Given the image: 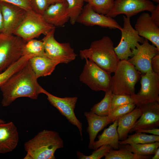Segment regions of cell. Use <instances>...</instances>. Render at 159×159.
Here are the masks:
<instances>
[{
	"label": "cell",
	"mask_w": 159,
	"mask_h": 159,
	"mask_svg": "<svg viewBox=\"0 0 159 159\" xmlns=\"http://www.w3.org/2000/svg\"><path fill=\"white\" fill-rule=\"evenodd\" d=\"M37 79L29 60L22 68L0 87L3 106H9L20 97L37 99L39 95L42 93L43 88L38 83Z\"/></svg>",
	"instance_id": "1"
},
{
	"label": "cell",
	"mask_w": 159,
	"mask_h": 159,
	"mask_svg": "<svg viewBox=\"0 0 159 159\" xmlns=\"http://www.w3.org/2000/svg\"><path fill=\"white\" fill-rule=\"evenodd\" d=\"M64 147L63 140L58 132L44 130L25 143L26 154L24 159H55L57 150Z\"/></svg>",
	"instance_id": "2"
},
{
	"label": "cell",
	"mask_w": 159,
	"mask_h": 159,
	"mask_svg": "<svg viewBox=\"0 0 159 159\" xmlns=\"http://www.w3.org/2000/svg\"><path fill=\"white\" fill-rule=\"evenodd\" d=\"M113 43L108 36L92 42L89 48L80 50L82 59H88L110 74L115 71L120 60L115 52Z\"/></svg>",
	"instance_id": "3"
},
{
	"label": "cell",
	"mask_w": 159,
	"mask_h": 159,
	"mask_svg": "<svg viewBox=\"0 0 159 159\" xmlns=\"http://www.w3.org/2000/svg\"><path fill=\"white\" fill-rule=\"evenodd\" d=\"M114 73L111 86L113 94L131 95L135 93V86L140 75L132 63L127 60H120Z\"/></svg>",
	"instance_id": "4"
},
{
	"label": "cell",
	"mask_w": 159,
	"mask_h": 159,
	"mask_svg": "<svg viewBox=\"0 0 159 159\" xmlns=\"http://www.w3.org/2000/svg\"><path fill=\"white\" fill-rule=\"evenodd\" d=\"M26 42L13 34L0 33V73L22 56Z\"/></svg>",
	"instance_id": "5"
},
{
	"label": "cell",
	"mask_w": 159,
	"mask_h": 159,
	"mask_svg": "<svg viewBox=\"0 0 159 159\" xmlns=\"http://www.w3.org/2000/svg\"><path fill=\"white\" fill-rule=\"evenodd\" d=\"M54 28L46 21L42 15L31 10L26 11L24 20L13 34L27 42L42 34L45 35Z\"/></svg>",
	"instance_id": "6"
},
{
	"label": "cell",
	"mask_w": 159,
	"mask_h": 159,
	"mask_svg": "<svg viewBox=\"0 0 159 159\" xmlns=\"http://www.w3.org/2000/svg\"><path fill=\"white\" fill-rule=\"evenodd\" d=\"M85 59L86 62L80 76V80L95 91L105 92L109 90L111 86V74L88 59Z\"/></svg>",
	"instance_id": "7"
},
{
	"label": "cell",
	"mask_w": 159,
	"mask_h": 159,
	"mask_svg": "<svg viewBox=\"0 0 159 159\" xmlns=\"http://www.w3.org/2000/svg\"><path fill=\"white\" fill-rule=\"evenodd\" d=\"M55 28L48 32L42 40L46 55L59 64H68L74 60L77 55L69 43H60L55 39Z\"/></svg>",
	"instance_id": "8"
},
{
	"label": "cell",
	"mask_w": 159,
	"mask_h": 159,
	"mask_svg": "<svg viewBox=\"0 0 159 159\" xmlns=\"http://www.w3.org/2000/svg\"><path fill=\"white\" fill-rule=\"evenodd\" d=\"M123 26L120 30L121 40L114 49L120 60H128L129 57L132 56V49L139 42L142 43L144 39L132 26L130 17L123 16Z\"/></svg>",
	"instance_id": "9"
},
{
	"label": "cell",
	"mask_w": 159,
	"mask_h": 159,
	"mask_svg": "<svg viewBox=\"0 0 159 159\" xmlns=\"http://www.w3.org/2000/svg\"><path fill=\"white\" fill-rule=\"evenodd\" d=\"M142 76L141 87L137 94L131 95L136 106L150 102H159V75L153 71Z\"/></svg>",
	"instance_id": "10"
},
{
	"label": "cell",
	"mask_w": 159,
	"mask_h": 159,
	"mask_svg": "<svg viewBox=\"0 0 159 159\" xmlns=\"http://www.w3.org/2000/svg\"><path fill=\"white\" fill-rule=\"evenodd\" d=\"M42 93L46 95L47 99L50 104L57 109L60 114L66 118L69 122L77 127L82 140V124L77 118L74 112L77 97L62 98L57 97L50 93L43 88L42 90Z\"/></svg>",
	"instance_id": "11"
},
{
	"label": "cell",
	"mask_w": 159,
	"mask_h": 159,
	"mask_svg": "<svg viewBox=\"0 0 159 159\" xmlns=\"http://www.w3.org/2000/svg\"><path fill=\"white\" fill-rule=\"evenodd\" d=\"M142 44H140L138 43L135 47L132 49V56L127 60L136 70L145 74L152 71L151 60L159 52V50L155 46L150 44L146 39Z\"/></svg>",
	"instance_id": "12"
},
{
	"label": "cell",
	"mask_w": 159,
	"mask_h": 159,
	"mask_svg": "<svg viewBox=\"0 0 159 159\" xmlns=\"http://www.w3.org/2000/svg\"><path fill=\"white\" fill-rule=\"evenodd\" d=\"M156 6L149 0H115L112 8L106 15L112 18L123 14L130 18L141 11L151 12Z\"/></svg>",
	"instance_id": "13"
},
{
	"label": "cell",
	"mask_w": 159,
	"mask_h": 159,
	"mask_svg": "<svg viewBox=\"0 0 159 159\" xmlns=\"http://www.w3.org/2000/svg\"><path fill=\"white\" fill-rule=\"evenodd\" d=\"M159 102H154L139 106L141 115L130 130L131 133L139 129L157 128L159 126Z\"/></svg>",
	"instance_id": "14"
},
{
	"label": "cell",
	"mask_w": 159,
	"mask_h": 159,
	"mask_svg": "<svg viewBox=\"0 0 159 159\" xmlns=\"http://www.w3.org/2000/svg\"><path fill=\"white\" fill-rule=\"evenodd\" d=\"M77 22L86 26H98L110 29L121 30L122 27L113 18L95 12L88 4L83 7Z\"/></svg>",
	"instance_id": "15"
},
{
	"label": "cell",
	"mask_w": 159,
	"mask_h": 159,
	"mask_svg": "<svg viewBox=\"0 0 159 159\" xmlns=\"http://www.w3.org/2000/svg\"><path fill=\"white\" fill-rule=\"evenodd\" d=\"M0 2L4 22L3 32L13 34L24 20L26 11L12 4Z\"/></svg>",
	"instance_id": "16"
},
{
	"label": "cell",
	"mask_w": 159,
	"mask_h": 159,
	"mask_svg": "<svg viewBox=\"0 0 159 159\" xmlns=\"http://www.w3.org/2000/svg\"><path fill=\"white\" fill-rule=\"evenodd\" d=\"M135 29L138 35L151 42L159 50V28L148 13L142 14L137 19Z\"/></svg>",
	"instance_id": "17"
},
{
	"label": "cell",
	"mask_w": 159,
	"mask_h": 159,
	"mask_svg": "<svg viewBox=\"0 0 159 159\" xmlns=\"http://www.w3.org/2000/svg\"><path fill=\"white\" fill-rule=\"evenodd\" d=\"M17 128L12 122L0 123V153L12 151L19 141Z\"/></svg>",
	"instance_id": "18"
},
{
	"label": "cell",
	"mask_w": 159,
	"mask_h": 159,
	"mask_svg": "<svg viewBox=\"0 0 159 159\" xmlns=\"http://www.w3.org/2000/svg\"><path fill=\"white\" fill-rule=\"evenodd\" d=\"M66 1L50 5L43 14L46 21L55 27L63 26L69 20Z\"/></svg>",
	"instance_id": "19"
},
{
	"label": "cell",
	"mask_w": 159,
	"mask_h": 159,
	"mask_svg": "<svg viewBox=\"0 0 159 159\" xmlns=\"http://www.w3.org/2000/svg\"><path fill=\"white\" fill-rule=\"evenodd\" d=\"M84 115L88 124L87 132L89 138L88 147L90 149H92L98 132L112 122L108 116H100L91 111L85 112Z\"/></svg>",
	"instance_id": "20"
},
{
	"label": "cell",
	"mask_w": 159,
	"mask_h": 159,
	"mask_svg": "<svg viewBox=\"0 0 159 159\" xmlns=\"http://www.w3.org/2000/svg\"><path fill=\"white\" fill-rule=\"evenodd\" d=\"M117 127V119L114 121L113 124L108 127L105 129L101 135L98 136V140L94 141L92 149L95 150L102 145H108L113 149H118L120 147L119 140Z\"/></svg>",
	"instance_id": "21"
},
{
	"label": "cell",
	"mask_w": 159,
	"mask_h": 159,
	"mask_svg": "<svg viewBox=\"0 0 159 159\" xmlns=\"http://www.w3.org/2000/svg\"><path fill=\"white\" fill-rule=\"evenodd\" d=\"M29 61L37 79L51 75L59 64L47 57L41 56L32 57Z\"/></svg>",
	"instance_id": "22"
},
{
	"label": "cell",
	"mask_w": 159,
	"mask_h": 159,
	"mask_svg": "<svg viewBox=\"0 0 159 159\" xmlns=\"http://www.w3.org/2000/svg\"><path fill=\"white\" fill-rule=\"evenodd\" d=\"M141 111L139 106H136L131 112L117 119V131L119 140L125 139L128 134L141 115Z\"/></svg>",
	"instance_id": "23"
},
{
	"label": "cell",
	"mask_w": 159,
	"mask_h": 159,
	"mask_svg": "<svg viewBox=\"0 0 159 159\" xmlns=\"http://www.w3.org/2000/svg\"><path fill=\"white\" fill-rule=\"evenodd\" d=\"M125 147L134 154L141 155H154L159 147V142L145 144H125Z\"/></svg>",
	"instance_id": "24"
},
{
	"label": "cell",
	"mask_w": 159,
	"mask_h": 159,
	"mask_svg": "<svg viewBox=\"0 0 159 159\" xmlns=\"http://www.w3.org/2000/svg\"><path fill=\"white\" fill-rule=\"evenodd\" d=\"M105 92V96L102 99L94 105L90 109V111L100 116L109 115L112 100L114 94L111 88Z\"/></svg>",
	"instance_id": "25"
},
{
	"label": "cell",
	"mask_w": 159,
	"mask_h": 159,
	"mask_svg": "<svg viewBox=\"0 0 159 159\" xmlns=\"http://www.w3.org/2000/svg\"><path fill=\"white\" fill-rule=\"evenodd\" d=\"M151 155L135 154L125 147L118 150L112 149L105 156V159H146L152 158Z\"/></svg>",
	"instance_id": "26"
},
{
	"label": "cell",
	"mask_w": 159,
	"mask_h": 159,
	"mask_svg": "<svg viewBox=\"0 0 159 159\" xmlns=\"http://www.w3.org/2000/svg\"><path fill=\"white\" fill-rule=\"evenodd\" d=\"M22 56L32 57L37 56L46 57L42 41L33 39L26 42L24 47Z\"/></svg>",
	"instance_id": "27"
},
{
	"label": "cell",
	"mask_w": 159,
	"mask_h": 159,
	"mask_svg": "<svg viewBox=\"0 0 159 159\" xmlns=\"http://www.w3.org/2000/svg\"><path fill=\"white\" fill-rule=\"evenodd\" d=\"M159 142V136L148 135L145 133L137 132L132 135H128L127 138L119 141V144H145Z\"/></svg>",
	"instance_id": "28"
},
{
	"label": "cell",
	"mask_w": 159,
	"mask_h": 159,
	"mask_svg": "<svg viewBox=\"0 0 159 159\" xmlns=\"http://www.w3.org/2000/svg\"><path fill=\"white\" fill-rule=\"evenodd\" d=\"M32 57L30 56H22L17 61L0 73V87L14 74L22 68Z\"/></svg>",
	"instance_id": "29"
},
{
	"label": "cell",
	"mask_w": 159,
	"mask_h": 159,
	"mask_svg": "<svg viewBox=\"0 0 159 159\" xmlns=\"http://www.w3.org/2000/svg\"><path fill=\"white\" fill-rule=\"evenodd\" d=\"M67 4V10L69 13V21L72 25L77 22V20L82 12L84 0H66Z\"/></svg>",
	"instance_id": "30"
},
{
	"label": "cell",
	"mask_w": 159,
	"mask_h": 159,
	"mask_svg": "<svg viewBox=\"0 0 159 159\" xmlns=\"http://www.w3.org/2000/svg\"><path fill=\"white\" fill-rule=\"evenodd\" d=\"M96 12L106 15L112 8L115 0H86Z\"/></svg>",
	"instance_id": "31"
},
{
	"label": "cell",
	"mask_w": 159,
	"mask_h": 159,
	"mask_svg": "<svg viewBox=\"0 0 159 159\" xmlns=\"http://www.w3.org/2000/svg\"><path fill=\"white\" fill-rule=\"evenodd\" d=\"M136 106L135 103H132L117 107L110 110L108 116L113 122L120 117L131 112Z\"/></svg>",
	"instance_id": "32"
},
{
	"label": "cell",
	"mask_w": 159,
	"mask_h": 159,
	"mask_svg": "<svg viewBox=\"0 0 159 159\" xmlns=\"http://www.w3.org/2000/svg\"><path fill=\"white\" fill-rule=\"evenodd\" d=\"M112 148L108 145H102L92 152L91 155H86L80 151L77 152V155L79 159H100L108 153Z\"/></svg>",
	"instance_id": "33"
},
{
	"label": "cell",
	"mask_w": 159,
	"mask_h": 159,
	"mask_svg": "<svg viewBox=\"0 0 159 159\" xmlns=\"http://www.w3.org/2000/svg\"><path fill=\"white\" fill-rule=\"evenodd\" d=\"M132 103L134 102L130 95L114 94L112 100L110 110L117 107Z\"/></svg>",
	"instance_id": "34"
},
{
	"label": "cell",
	"mask_w": 159,
	"mask_h": 159,
	"mask_svg": "<svg viewBox=\"0 0 159 159\" xmlns=\"http://www.w3.org/2000/svg\"><path fill=\"white\" fill-rule=\"evenodd\" d=\"M29 1L32 10L42 15L50 5L49 0H29Z\"/></svg>",
	"instance_id": "35"
},
{
	"label": "cell",
	"mask_w": 159,
	"mask_h": 159,
	"mask_svg": "<svg viewBox=\"0 0 159 159\" xmlns=\"http://www.w3.org/2000/svg\"><path fill=\"white\" fill-rule=\"evenodd\" d=\"M0 1L12 4L26 11L32 10L29 0H0Z\"/></svg>",
	"instance_id": "36"
},
{
	"label": "cell",
	"mask_w": 159,
	"mask_h": 159,
	"mask_svg": "<svg viewBox=\"0 0 159 159\" xmlns=\"http://www.w3.org/2000/svg\"><path fill=\"white\" fill-rule=\"evenodd\" d=\"M151 67L152 71L155 73L159 75V52L152 58Z\"/></svg>",
	"instance_id": "37"
},
{
	"label": "cell",
	"mask_w": 159,
	"mask_h": 159,
	"mask_svg": "<svg viewBox=\"0 0 159 159\" xmlns=\"http://www.w3.org/2000/svg\"><path fill=\"white\" fill-rule=\"evenodd\" d=\"M150 16L155 24L159 26V4L156 6L155 9L151 12Z\"/></svg>",
	"instance_id": "38"
},
{
	"label": "cell",
	"mask_w": 159,
	"mask_h": 159,
	"mask_svg": "<svg viewBox=\"0 0 159 159\" xmlns=\"http://www.w3.org/2000/svg\"><path fill=\"white\" fill-rule=\"evenodd\" d=\"M137 132L149 133L156 135H159V129L155 128L148 129H139L135 131Z\"/></svg>",
	"instance_id": "39"
},
{
	"label": "cell",
	"mask_w": 159,
	"mask_h": 159,
	"mask_svg": "<svg viewBox=\"0 0 159 159\" xmlns=\"http://www.w3.org/2000/svg\"><path fill=\"white\" fill-rule=\"evenodd\" d=\"M3 17L1 10V2L0 1V33L3 32Z\"/></svg>",
	"instance_id": "40"
},
{
	"label": "cell",
	"mask_w": 159,
	"mask_h": 159,
	"mask_svg": "<svg viewBox=\"0 0 159 159\" xmlns=\"http://www.w3.org/2000/svg\"><path fill=\"white\" fill-rule=\"evenodd\" d=\"M50 5L57 3L64 2L66 0H49Z\"/></svg>",
	"instance_id": "41"
},
{
	"label": "cell",
	"mask_w": 159,
	"mask_h": 159,
	"mask_svg": "<svg viewBox=\"0 0 159 159\" xmlns=\"http://www.w3.org/2000/svg\"><path fill=\"white\" fill-rule=\"evenodd\" d=\"M154 155L152 157V159H159V148L157 149Z\"/></svg>",
	"instance_id": "42"
},
{
	"label": "cell",
	"mask_w": 159,
	"mask_h": 159,
	"mask_svg": "<svg viewBox=\"0 0 159 159\" xmlns=\"http://www.w3.org/2000/svg\"><path fill=\"white\" fill-rule=\"evenodd\" d=\"M5 122L4 120L0 118V123Z\"/></svg>",
	"instance_id": "43"
},
{
	"label": "cell",
	"mask_w": 159,
	"mask_h": 159,
	"mask_svg": "<svg viewBox=\"0 0 159 159\" xmlns=\"http://www.w3.org/2000/svg\"><path fill=\"white\" fill-rule=\"evenodd\" d=\"M156 2L158 4L159 3V0H152Z\"/></svg>",
	"instance_id": "44"
},
{
	"label": "cell",
	"mask_w": 159,
	"mask_h": 159,
	"mask_svg": "<svg viewBox=\"0 0 159 159\" xmlns=\"http://www.w3.org/2000/svg\"><path fill=\"white\" fill-rule=\"evenodd\" d=\"M85 1H86V0H84Z\"/></svg>",
	"instance_id": "45"
}]
</instances>
